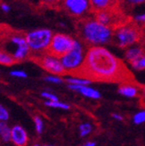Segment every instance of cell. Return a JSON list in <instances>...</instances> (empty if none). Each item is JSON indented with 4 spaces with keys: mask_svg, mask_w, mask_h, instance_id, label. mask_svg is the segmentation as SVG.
<instances>
[{
    "mask_svg": "<svg viewBox=\"0 0 145 146\" xmlns=\"http://www.w3.org/2000/svg\"><path fill=\"white\" fill-rule=\"evenodd\" d=\"M93 80L113 81L126 75L124 64L103 46H90L86 50L82 69L77 74Z\"/></svg>",
    "mask_w": 145,
    "mask_h": 146,
    "instance_id": "6da1fadb",
    "label": "cell"
},
{
    "mask_svg": "<svg viewBox=\"0 0 145 146\" xmlns=\"http://www.w3.org/2000/svg\"><path fill=\"white\" fill-rule=\"evenodd\" d=\"M78 31L82 40L91 46L106 45L112 40L114 35L110 26L101 23L95 18L82 21Z\"/></svg>",
    "mask_w": 145,
    "mask_h": 146,
    "instance_id": "7a4b0ae2",
    "label": "cell"
},
{
    "mask_svg": "<svg viewBox=\"0 0 145 146\" xmlns=\"http://www.w3.org/2000/svg\"><path fill=\"white\" fill-rule=\"evenodd\" d=\"M85 54L84 45L79 40L75 39L73 47L67 54L60 57L65 71L77 74L84 65Z\"/></svg>",
    "mask_w": 145,
    "mask_h": 146,
    "instance_id": "3957f363",
    "label": "cell"
},
{
    "mask_svg": "<svg viewBox=\"0 0 145 146\" xmlns=\"http://www.w3.org/2000/svg\"><path fill=\"white\" fill-rule=\"evenodd\" d=\"M54 33L49 29H37L25 35L31 53L42 54L48 52Z\"/></svg>",
    "mask_w": 145,
    "mask_h": 146,
    "instance_id": "277c9868",
    "label": "cell"
},
{
    "mask_svg": "<svg viewBox=\"0 0 145 146\" xmlns=\"http://www.w3.org/2000/svg\"><path fill=\"white\" fill-rule=\"evenodd\" d=\"M4 50L11 54L16 62L27 59L31 53L25 36L21 34L10 35L5 42V47Z\"/></svg>",
    "mask_w": 145,
    "mask_h": 146,
    "instance_id": "5b68a950",
    "label": "cell"
},
{
    "mask_svg": "<svg viewBox=\"0 0 145 146\" xmlns=\"http://www.w3.org/2000/svg\"><path fill=\"white\" fill-rule=\"evenodd\" d=\"M113 38L119 47L127 48L138 41L139 33L135 27L127 24L118 28L114 32Z\"/></svg>",
    "mask_w": 145,
    "mask_h": 146,
    "instance_id": "8992f818",
    "label": "cell"
},
{
    "mask_svg": "<svg viewBox=\"0 0 145 146\" xmlns=\"http://www.w3.org/2000/svg\"><path fill=\"white\" fill-rule=\"evenodd\" d=\"M75 39L70 35L64 33L54 34L52 41H51L48 52L54 55L61 57L67 54L73 47Z\"/></svg>",
    "mask_w": 145,
    "mask_h": 146,
    "instance_id": "52a82bcc",
    "label": "cell"
},
{
    "mask_svg": "<svg viewBox=\"0 0 145 146\" xmlns=\"http://www.w3.org/2000/svg\"><path fill=\"white\" fill-rule=\"evenodd\" d=\"M38 62L43 69L49 72L50 74L61 76L66 72L62 66L60 57L50 54L49 52L39 54L38 57Z\"/></svg>",
    "mask_w": 145,
    "mask_h": 146,
    "instance_id": "ba28073f",
    "label": "cell"
},
{
    "mask_svg": "<svg viewBox=\"0 0 145 146\" xmlns=\"http://www.w3.org/2000/svg\"><path fill=\"white\" fill-rule=\"evenodd\" d=\"M62 5L74 17H82L92 8L90 0H62Z\"/></svg>",
    "mask_w": 145,
    "mask_h": 146,
    "instance_id": "9c48e42d",
    "label": "cell"
},
{
    "mask_svg": "<svg viewBox=\"0 0 145 146\" xmlns=\"http://www.w3.org/2000/svg\"><path fill=\"white\" fill-rule=\"evenodd\" d=\"M68 87L74 92L78 93L81 96L93 100H98L101 97V93L93 87H91L89 85H72L68 84Z\"/></svg>",
    "mask_w": 145,
    "mask_h": 146,
    "instance_id": "30bf717a",
    "label": "cell"
},
{
    "mask_svg": "<svg viewBox=\"0 0 145 146\" xmlns=\"http://www.w3.org/2000/svg\"><path fill=\"white\" fill-rule=\"evenodd\" d=\"M11 141L16 146H26L28 141L26 130L20 125L13 126L12 127Z\"/></svg>",
    "mask_w": 145,
    "mask_h": 146,
    "instance_id": "8fae6325",
    "label": "cell"
},
{
    "mask_svg": "<svg viewBox=\"0 0 145 146\" xmlns=\"http://www.w3.org/2000/svg\"><path fill=\"white\" fill-rule=\"evenodd\" d=\"M118 92L120 96L126 97V98H134L138 96L139 94V90L136 87V86L132 85V84H123L121 85Z\"/></svg>",
    "mask_w": 145,
    "mask_h": 146,
    "instance_id": "7c38bea8",
    "label": "cell"
},
{
    "mask_svg": "<svg viewBox=\"0 0 145 146\" xmlns=\"http://www.w3.org/2000/svg\"><path fill=\"white\" fill-rule=\"evenodd\" d=\"M142 54H143L142 48L141 46L133 45V46L126 48V52H125V59L129 63H131L134 61L138 59V58H140Z\"/></svg>",
    "mask_w": 145,
    "mask_h": 146,
    "instance_id": "4fadbf2b",
    "label": "cell"
},
{
    "mask_svg": "<svg viewBox=\"0 0 145 146\" xmlns=\"http://www.w3.org/2000/svg\"><path fill=\"white\" fill-rule=\"evenodd\" d=\"M114 0H90L92 9L95 12L108 10L113 5Z\"/></svg>",
    "mask_w": 145,
    "mask_h": 146,
    "instance_id": "5bb4252c",
    "label": "cell"
},
{
    "mask_svg": "<svg viewBox=\"0 0 145 146\" xmlns=\"http://www.w3.org/2000/svg\"><path fill=\"white\" fill-rule=\"evenodd\" d=\"M12 135V127L8 125L6 121L0 122V140L5 143H8L11 141Z\"/></svg>",
    "mask_w": 145,
    "mask_h": 146,
    "instance_id": "9a60e30c",
    "label": "cell"
},
{
    "mask_svg": "<svg viewBox=\"0 0 145 146\" xmlns=\"http://www.w3.org/2000/svg\"><path fill=\"white\" fill-rule=\"evenodd\" d=\"M95 19L98 21H100L101 23H103L104 25L110 26L112 23V15H111V13L109 12L108 10L96 12Z\"/></svg>",
    "mask_w": 145,
    "mask_h": 146,
    "instance_id": "2e32d148",
    "label": "cell"
},
{
    "mask_svg": "<svg viewBox=\"0 0 145 146\" xmlns=\"http://www.w3.org/2000/svg\"><path fill=\"white\" fill-rule=\"evenodd\" d=\"M66 82L68 84H72V85H90L92 83V80L88 78H85L83 76H71V77H67L65 78Z\"/></svg>",
    "mask_w": 145,
    "mask_h": 146,
    "instance_id": "e0dca14e",
    "label": "cell"
},
{
    "mask_svg": "<svg viewBox=\"0 0 145 146\" xmlns=\"http://www.w3.org/2000/svg\"><path fill=\"white\" fill-rule=\"evenodd\" d=\"M16 61L13 59L11 54L6 52L4 49H0V64L5 66H11Z\"/></svg>",
    "mask_w": 145,
    "mask_h": 146,
    "instance_id": "ac0fdd59",
    "label": "cell"
},
{
    "mask_svg": "<svg viewBox=\"0 0 145 146\" xmlns=\"http://www.w3.org/2000/svg\"><path fill=\"white\" fill-rule=\"evenodd\" d=\"M45 105H46L47 107L53 108V109H60V110H63V111H67V110L70 109V104L63 103V102H61L59 100L57 101H46Z\"/></svg>",
    "mask_w": 145,
    "mask_h": 146,
    "instance_id": "d6986e66",
    "label": "cell"
},
{
    "mask_svg": "<svg viewBox=\"0 0 145 146\" xmlns=\"http://www.w3.org/2000/svg\"><path fill=\"white\" fill-rule=\"evenodd\" d=\"M78 131H79V135H80L81 137H85L92 133L93 125L89 122H84V123L79 125Z\"/></svg>",
    "mask_w": 145,
    "mask_h": 146,
    "instance_id": "ffe728a7",
    "label": "cell"
},
{
    "mask_svg": "<svg viewBox=\"0 0 145 146\" xmlns=\"http://www.w3.org/2000/svg\"><path fill=\"white\" fill-rule=\"evenodd\" d=\"M130 64H131L132 68L134 70H137V71L144 70H145V54H143L140 58H138L137 60L134 61Z\"/></svg>",
    "mask_w": 145,
    "mask_h": 146,
    "instance_id": "44dd1931",
    "label": "cell"
},
{
    "mask_svg": "<svg viewBox=\"0 0 145 146\" xmlns=\"http://www.w3.org/2000/svg\"><path fill=\"white\" fill-rule=\"evenodd\" d=\"M133 122L135 125H142L145 123V110L136 112L133 117Z\"/></svg>",
    "mask_w": 145,
    "mask_h": 146,
    "instance_id": "7402d4cb",
    "label": "cell"
},
{
    "mask_svg": "<svg viewBox=\"0 0 145 146\" xmlns=\"http://www.w3.org/2000/svg\"><path fill=\"white\" fill-rule=\"evenodd\" d=\"M44 80L51 84H56L59 85L63 82V79L59 75H54V74H49L44 78Z\"/></svg>",
    "mask_w": 145,
    "mask_h": 146,
    "instance_id": "603a6c76",
    "label": "cell"
},
{
    "mask_svg": "<svg viewBox=\"0 0 145 146\" xmlns=\"http://www.w3.org/2000/svg\"><path fill=\"white\" fill-rule=\"evenodd\" d=\"M34 124H35V128L38 134H41L44 130V121L38 116H36L34 118Z\"/></svg>",
    "mask_w": 145,
    "mask_h": 146,
    "instance_id": "cb8c5ba5",
    "label": "cell"
},
{
    "mask_svg": "<svg viewBox=\"0 0 145 146\" xmlns=\"http://www.w3.org/2000/svg\"><path fill=\"white\" fill-rule=\"evenodd\" d=\"M10 75L13 78H26L28 77V74L23 70H13L10 71Z\"/></svg>",
    "mask_w": 145,
    "mask_h": 146,
    "instance_id": "d4e9b609",
    "label": "cell"
},
{
    "mask_svg": "<svg viewBox=\"0 0 145 146\" xmlns=\"http://www.w3.org/2000/svg\"><path fill=\"white\" fill-rule=\"evenodd\" d=\"M9 119V112L7 109L0 104V122L7 121Z\"/></svg>",
    "mask_w": 145,
    "mask_h": 146,
    "instance_id": "484cf974",
    "label": "cell"
},
{
    "mask_svg": "<svg viewBox=\"0 0 145 146\" xmlns=\"http://www.w3.org/2000/svg\"><path fill=\"white\" fill-rule=\"evenodd\" d=\"M41 96L46 99V101H57L59 100V98L57 97L56 94H54L52 92H49V91H43L41 93Z\"/></svg>",
    "mask_w": 145,
    "mask_h": 146,
    "instance_id": "4316f807",
    "label": "cell"
},
{
    "mask_svg": "<svg viewBox=\"0 0 145 146\" xmlns=\"http://www.w3.org/2000/svg\"><path fill=\"white\" fill-rule=\"evenodd\" d=\"M134 21L138 24H145V13L135 14L134 16Z\"/></svg>",
    "mask_w": 145,
    "mask_h": 146,
    "instance_id": "83f0119b",
    "label": "cell"
},
{
    "mask_svg": "<svg viewBox=\"0 0 145 146\" xmlns=\"http://www.w3.org/2000/svg\"><path fill=\"white\" fill-rule=\"evenodd\" d=\"M124 1L129 5H138L145 3V0H124Z\"/></svg>",
    "mask_w": 145,
    "mask_h": 146,
    "instance_id": "f1b7e54d",
    "label": "cell"
},
{
    "mask_svg": "<svg viewBox=\"0 0 145 146\" xmlns=\"http://www.w3.org/2000/svg\"><path fill=\"white\" fill-rule=\"evenodd\" d=\"M0 8H1V10L4 12V13H9L10 10H11V6L6 4V3H3L1 4V5H0Z\"/></svg>",
    "mask_w": 145,
    "mask_h": 146,
    "instance_id": "f546056e",
    "label": "cell"
},
{
    "mask_svg": "<svg viewBox=\"0 0 145 146\" xmlns=\"http://www.w3.org/2000/svg\"><path fill=\"white\" fill-rule=\"evenodd\" d=\"M111 116H112V118H113L114 119L118 120V121H122V120H123V117H122V115H120V114H119V113H113Z\"/></svg>",
    "mask_w": 145,
    "mask_h": 146,
    "instance_id": "4dcf8cb0",
    "label": "cell"
},
{
    "mask_svg": "<svg viewBox=\"0 0 145 146\" xmlns=\"http://www.w3.org/2000/svg\"><path fill=\"white\" fill-rule=\"evenodd\" d=\"M42 1L47 5H54V4L57 3L59 0H42Z\"/></svg>",
    "mask_w": 145,
    "mask_h": 146,
    "instance_id": "1f68e13d",
    "label": "cell"
},
{
    "mask_svg": "<svg viewBox=\"0 0 145 146\" xmlns=\"http://www.w3.org/2000/svg\"><path fill=\"white\" fill-rule=\"evenodd\" d=\"M80 146H96V143L95 142H86V143L81 144Z\"/></svg>",
    "mask_w": 145,
    "mask_h": 146,
    "instance_id": "d6a6232c",
    "label": "cell"
},
{
    "mask_svg": "<svg viewBox=\"0 0 145 146\" xmlns=\"http://www.w3.org/2000/svg\"><path fill=\"white\" fill-rule=\"evenodd\" d=\"M142 96H143V97H144V99H145V88H144L143 91H142Z\"/></svg>",
    "mask_w": 145,
    "mask_h": 146,
    "instance_id": "836d02e7",
    "label": "cell"
},
{
    "mask_svg": "<svg viewBox=\"0 0 145 146\" xmlns=\"http://www.w3.org/2000/svg\"><path fill=\"white\" fill-rule=\"evenodd\" d=\"M43 146H54L52 144H45V145H43Z\"/></svg>",
    "mask_w": 145,
    "mask_h": 146,
    "instance_id": "e575fe53",
    "label": "cell"
},
{
    "mask_svg": "<svg viewBox=\"0 0 145 146\" xmlns=\"http://www.w3.org/2000/svg\"><path fill=\"white\" fill-rule=\"evenodd\" d=\"M33 146H40L39 144H35V145H33Z\"/></svg>",
    "mask_w": 145,
    "mask_h": 146,
    "instance_id": "d590c367",
    "label": "cell"
}]
</instances>
